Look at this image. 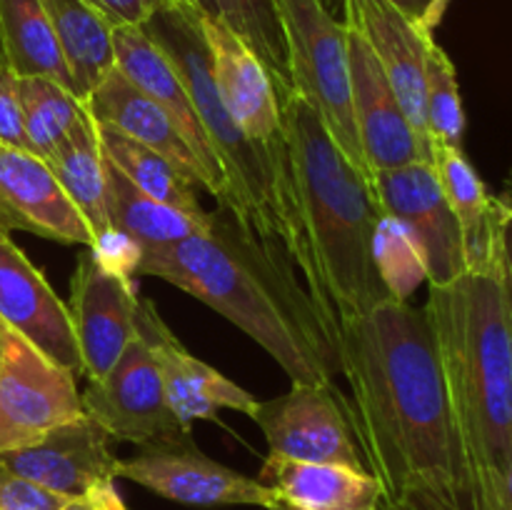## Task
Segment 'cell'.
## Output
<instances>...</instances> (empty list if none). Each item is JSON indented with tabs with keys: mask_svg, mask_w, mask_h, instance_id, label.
Segmentation results:
<instances>
[{
	"mask_svg": "<svg viewBox=\"0 0 512 510\" xmlns=\"http://www.w3.org/2000/svg\"><path fill=\"white\" fill-rule=\"evenodd\" d=\"M333 348L350 385V425L365 468L383 490L380 510H475L425 310L388 300L338 323Z\"/></svg>",
	"mask_w": 512,
	"mask_h": 510,
	"instance_id": "obj_1",
	"label": "cell"
},
{
	"mask_svg": "<svg viewBox=\"0 0 512 510\" xmlns=\"http://www.w3.org/2000/svg\"><path fill=\"white\" fill-rule=\"evenodd\" d=\"M133 275H153L210 305L255 340L293 383L330 385L340 373L330 333L288 255L230 210L180 243L140 250Z\"/></svg>",
	"mask_w": 512,
	"mask_h": 510,
	"instance_id": "obj_2",
	"label": "cell"
},
{
	"mask_svg": "<svg viewBox=\"0 0 512 510\" xmlns=\"http://www.w3.org/2000/svg\"><path fill=\"white\" fill-rule=\"evenodd\" d=\"M280 123L300 243L298 268L333 343L338 323L363 318L393 300L373 255L383 210L370 180L293 90L280 98Z\"/></svg>",
	"mask_w": 512,
	"mask_h": 510,
	"instance_id": "obj_3",
	"label": "cell"
},
{
	"mask_svg": "<svg viewBox=\"0 0 512 510\" xmlns=\"http://www.w3.org/2000/svg\"><path fill=\"white\" fill-rule=\"evenodd\" d=\"M423 310L468 458L475 510H500L512 463V303L498 258L448 285H430Z\"/></svg>",
	"mask_w": 512,
	"mask_h": 510,
	"instance_id": "obj_4",
	"label": "cell"
},
{
	"mask_svg": "<svg viewBox=\"0 0 512 510\" xmlns=\"http://www.w3.org/2000/svg\"><path fill=\"white\" fill-rule=\"evenodd\" d=\"M140 28L170 55L193 98L228 183V203L223 210H230L263 243L288 255L290 263L298 265L300 243L295 230L283 123L280 133L270 140H250L230 118L215 90L198 10L190 3L160 0L148 23Z\"/></svg>",
	"mask_w": 512,
	"mask_h": 510,
	"instance_id": "obj_5",
	"label": "cell"
},
{
	"mask_svg": "<svg viewBox=\"0 0 512 510\" xmlns=\"http://www.w3.org/2000/svg\"><path fill=\"white\" fill-rule=\"evenodd\" d=\"M283 30L290 90L318 113L330 138L368 180L350 105L348 28L338 23L323 0H273Z\"/></svg>",
	"mask_w": 512,
	"mask_h": 510,
	"instance_id": "obj_6",
	"label": "cell"
},
{
	"mask_svg": "<svg viewBox=\"0 0 512 510\" xmlns=\"http://www.w3.org/2000/svg\"><path fill=\"white\" fill-rule=\"evenodd\" d=\"M370 185L380 210L398 220L418 248L428 285H448L468 270L463 233L430 160L375 170Z\"/></svg>",
	"mask_w": 512,
	"mask_h": 510,
	"instance_id": "obj_7",
	"label": "cell"
},
{
	"mask_svg": "<svg viewBox=\"0 0 512 510\" xmlns=\"http://www.w3.org/2000/svg\"><path fill=\"white\" fill-rule=\"evenodd\" d=\"M250 418L263 430L270 455L368 470L353 440L348 400L333 383H293L278 398L258 400Z\"/></svg>",
	"mask_w": 512,
	"mask_h": 510,
	"instance_id": "obj_8",
	"label": "cell"
},
{
	"mask_svg": "<svg viewBox=\"0 0 512 510\" xmlns=\"http://www.w3.org/2000/svg\"><path fill=\"white\" fill-rule=\"evenodd\" d=\"M83 410L113 440L138 448L190 435L165 398L163 375L145 340L135 333L118 363L83 390Z\"/></svg>",
	"mask_w": 512,
	"mask_h": 510,
	"instance_id": "obj_9",
	"label": "cell"
},
{
	"mask_svg": "<svg viewBox=\"0 0 512 510\" xmlns=\"http://www.w3.org/2000/svg\"><path fill=\"white\" fill-rule=\"evenodd\" d=\"M115 478L133 480L165 500L195 508L215 505H258L270 510L278 500L258 478L238 473L208 458L190 435L143 445L115 465Z\"/></svg>",
	"mask_w": 512,
	"mask_h": 510,
	"instance_id": "obj_10",
	"label": "cell"
},
{
	"mask_svg": "<svg viewBox=\"0 0 512 510\" xmlns=\"http://www.w3.org/2000/svg\"><path fill=\"white\" fill-rule=\"evenodd\" d=\"M138 305V288L128 270L108 263L90 248L78 255L68 313L85 378H103L118 363L135 338Z\"/></svg>",
	"mask_w": 512,
	"mask_h": 510,
	"instance_id": "obj_11",
	"label": "cell"
},
{
	"mask_svg": "<svg viewBox=\"0 0 512 510\" xmlns=\"http://www.w3.org/2000/svg\"><path fill=\"white\" fill-rule=\"evenodd\" d=\"M78 375L3 325L0 350V418L20 445L83 415Z\"/></svg>",
	"mask_w": 512,
	"mask_h": 510,
	"instance_id": "obj_12",
	"label": "cell"
},
{
	"mask_svg": "<svg viewBox=\"0 0 512 510\" xmlns=\"http://www.w3.org/2000/svg\"><path fill=\"white\" fill-rule=\"evenodd\" d=\"M113 48L115 68L170 115V120L198 160L200 183L210 195H215L218 205L223 208L228 203V183H225L223 168H220V160L205 135L193 98H190L170 55L140 25H115Z\"/></svg>",
	"mask_w": 512,
	"mask_h": 510,
	"instance_id": "obj_13",
	"label": "cell"
},
{
	"mask_svg": "<svg viewBox=\"0 0 512 510\" xmlns=\"http://www.w3.org/2000/svg\"><path fill=\"white\" fill-rule=\"evenodd\" d=\"M0 465L50 493L80 498L93 485L115 480L118 458L108 430L83 413L30 443L0 450Z\"/></svg>",
	"mask_w": 512,
	"mask_h": 510,
	"instance_id": "obj_14",
	"label": "cell"
},
{
	"mask_svg": "<svg viewBox=\"0 0 512 510\" xmlns=\"http://www.w3.org/2000/svg\"><path fill=\"white\" fill-rule=\"evenodd\" d=\"M135 333L145 340L163 375L165 398L178 415L185 428L195 420H215L220 410H238V413H255L253 393L240 388L238 383L215 370L213 365L195 358L183 343L173 335V330L160 318L158 308L150 300H140L135 315Z\"/></svg>",
	"mask_w": 512,
	"mask_h": 510,
	"instance_id": "obj_15",
	"label": "cell"
},
{
	"mask_svg": "<svg viewBox=\"0 0 512 510\" xmlns=\"http://www.w3.org/2000/svg\"><path fill=\"white\" fill-rule=\"evenodd\" d=\"M343 10L345 25L373 50L395 98L403 105L405 118L430 153L425 128V55L435 35L390 0H343Z\"/></svg>",
	"mask_w": 512,
	"mask_h": 510,
	"instance_id": "obj_16",
	"label": "cell"
},
{
	"mask_svg": "<svg viewBox=\"0 0 512 510\" xmlns=\"http://www.w3.org/2000/svg\"><path fill=\"white\" fill-rule=\"evenodd\" d=\"M348 60L350 105H353L355 130H358L360 148H363L370 175L375 170H390L418 163V160H430V153L415 135L410 120L405 118L403 105L395 98L373 50L350 28Z\"/></svg>",
	"mask_w": 512,
	"mask_h": 510,
	"instance_id": "obj_17",
	"label": "cell"
},
{
	"mask_svg": "<svg viewBox=\"0 0 512 510\" xmlns=\"http://www.w3.org/2000/svg\"><path fill=\"white\" fill-rule=\"evenodd\" d=\"M0 323L55 363L83 375L68 305L5 230H0Z\"/></svg>",
	"mask_w": 512,
	"mask_h": 510,
	"instance_id": "obj_18",
	"label": "cell"
},
{
	"mask_svg": "<svg viewBox=\"0 0 512 510\" xmlns=\"http://www.w3.org/2000/svg\"><path fill=\"white\" fill-rule=\"evenodd\" d=\"M0 230H28L93 250V233L63 193L53 170L30 150L0 143Z\"/></svg>",
	"mask_w": 512,
	"mask_h": 510,
	"instance_id": "obj_19",
	"label": "cell"
},
{
	"mask_svg": "<svg viewBox=\"0 0 512 510\" xmlns=\"http://www.w3.org/2000/svg\"><path fill=\"white\" fill-rule=\"evenodd\" d=\"M220 103L250 140L280 133V98L263 60L220 20L198 13Z\"/></svg>",
	"mask_w": 512,
	"mask_h": 510,
	"instance_id": "obj_20",
	"label": "cell"
},
{
	"mask_svg": "<svg viewBox=\"0 0 512 510\" xmlns=\"http://www.w3.org/2000/svg\"><path fill=\"white\" fill-rule=\"evenodd\" d=\"M260 483L290 510H380L383 490L368 470L270 455Z\"/></svg>",
	"mask_w": 512,
	"mask_h": 510,
	"instance_id": "obj_21",
	"label": "cell"
},
{
	"mask_svg": "<svg viewBox=\"0 0 512 510\" xmlns=\"http://www.w3.org/2000/svg\"><path fill=\"white\" fill-rule=\"evenodd\" d=\"M83 108L95 123H103L118 133L128 135L135 143L155 150L168 158L175 168L183 170L195 185L200 183V168L193 150L183 140L170 115L140 88H135L118 68L83 100Z\"/></svg>",
	"mask_w": 512,
	"mask_h": 510,
	"instance_id": "obj_22",
	"label": "cell"
},
{
	"mask_svg": "<svg viewBox=\"0 0 512 510\" xmlns=\"http://www.w3.org/2000/svg\"><path fill=\"white\" fill-rule=\"evenodd\" d=\"M63 193L93 233V250L108 258L115 243H123L108 218V193H105V158L95 135L93 118L85 113L63 148L48 160Z\"/></svg>",
	"mask_w": 512,
	"mask_h": 510,
	"instance_id": "obj_23",
	"label": "cell"
},
{
	"mask_svg": "<svg viewBox=\"0 0 512 510\" xmlns=\"http://www.w3.org/2000/svg\"><path fill=\"white\" fill-rule=\"evenodd\" d=\"M105 193H108L110 225L118 238L130 250H135V258L140 250L180 243L190 235L203 233L210 225V213H185L150 198L108 160H105Z\"/></svg>",
	"mask_w": 512,
	"mask_h": 510,
	"instance_id": "obj_24",
	"label": "cell"
},
{
	"mask_svg": "<svg viewBox=\"0 0 512 510\" xmlns=\"http://www.w3.org/2000/svg\"><path fill=\"white\" fill-rule=\"evenodd\" d=\"M58 38L75 98L83 103L115 70V25L90 0H40Z\"/></svg>",
	"mask_w": 512,
	"mask_h": 510,
	"instance_id": "obj_25",
	"label": "cell"
},
{
	"mask_svg": "<svg viewBox=\"0 0 512 510\" xmlns=\"http://www.w3.org/2000/svg\"><path fill=\"white\" fill-rule=\"evenodd\" d=\"M430 163L463 233L468 270L488 268L495 263V198L465 158L463 148L438 145Z\"/></svg>",
	"mask_w": 512,
	"mask_h": 510,
	"instance_id": "obj_26",
	"label": "cell"
},
{
	"mask_svg": "<svg viewBox=\"0 0 512 510\" xmlns=\"http://www.w3.org/2000/svg\"><path fill=\"white\" fill-rule=\"evenodd\" d=\"M0 35L15 78H48L73 93V80L40 0H0Z\"/></svg>",
	"mask_w": 512,
	"mask_h": 510,
	"instance_id": "obj_27",
	"label": "cell"
},
{
	"mask_svg": "<svg viewBox=\"0 0 512 510\" xmlns=\"http://www.w3.org/2000/svg\"><path fill=\"white\" fill-rule=\"evenodd\" d=\"M93 125L100 150H103V158L113 163L135 188L143 190L150 198L160 200V203L185 210V213H208L200 205L193 180L183 170L175 168L168 158L145 148V145L135 143L128 135L118 133V130L108 128V125L95 123V120Z\"/></svg>",
	"mask_w": 512,
	"mask_h": 510,
	"instance_id": "obj_28",
	"label": "cell"
},
{
	"mask_svg": "<svg viewBox=\"0 0 512 510\" xmlns=\"http://www.w3.org/2000/svg\"><path fill=\"white\" fill-rule=\"evenodd\" d=\"M198 13L228 25L270 70L278 98L290 93L288 58H285L283 30L273 0H185Z\"/></svg>",
	"mask_w": 512,
	"mask_h": 510,
	"instance_id": "obj_29",
	"label": "cell"
},
{
	"mask_svg": "<svg viewBox=\"0 0 512 510\" xmlns=\"http://www.w3.org/2000/svg\"><path fill=\"white\" fill-rule=\"evenodd\" d=\"M18 103L28 150L48 163L73 135L85 108L68 88L48 78H18Z\"/></svg>",
	"mask_w": 512,
	"mask_h": 510,
	"instance_id": "obj_30",
	"label": "cell"
},
{
	"mask_svg": "<svg viewBox=\"0 0 512 510\" xmlns=\"http://www.w3.org/2000/svg\"><path fill=\"white\" fill-rule=\"evenodd\" d=\"M425 128H428L430 155L438 145L463 148L465 110L458 70L435 38L430 40L425 55Z\"/></svg>",
	"mask_w": 512,
	"mask_h": 510,
	"instance_id": "obj_31",
	"label": "cell"
},
{
	"mask_svg": "<svg viewBox=\"0 0 512 510\" xmlns=\"http://www.w3.org/2000/svg\"><path fill=\"white\" fill-rule=\"evenodd\" d=\"M373 255L390 298L398 300V303L410 300L415 288L425 280L423 260H420L418 248L405 233L403 225L385 213L375 228Z\"/></svg>",
	"mask_w": 512,
	"mask_h": 510,
	"instance_id": "obj_32",
	"label": "cell"
},
{
	"mask_svg": "<svg viewBox=\"0 0 512 510\" xmlns=\"http://www.w3.org/2000/svg\"><path fill=\"white\" fill-rule=\"evenodd\" d=\"M65 500L0 465V510H60Z\"/></svg>",
	"mask_w": 512,
	"mask_h": 510,
	"instance_id": "obj_33",
	"label": "cell"
},
{
	"mask_svg": "<svg viewBox=\"0 0 512 510\" xmlns=\"http://www.w3.org/2000/svg\"><path fill=\"white\" fill-rule=\"evenodd\" d=\"M495 258L512 303V193L495 198Z\"/></svg>",
	"mask_w": 512,
	"mask_h": 510,
	"instance_id": "obj_34",
	"label": "cell"
},
{
	"mask_svg": "<svg viewBox=\"0 0 512 510\" xmlns=\"http://www.w3.org/2000/svg\"><path fill=\"white\" fill-rule=\"evenodd\" d=\"M113 25H145L160 0H90Z\"/></svg>",
	"mask_w": 512,
	"mask_h": 510,
	"instance_id": "obj_35",
	"label": "cell"
},
{
	"mask_svg": "<svg viewBox=\"0 0 512 510\" xmlns=\"http://www.w3.org/2000/svg\"><path fill=\"white\" fill-rule=\"evenodd\" d=\"M85 498L93 503L95 510H130L125 505V500L120 498L118 488H115V480H103V483L93 485Z\"/></svg>",
	"mask_w": 512,
	"mask_h": 510,
	"instance_id": "obj_36",
	"label": "cell"
},
{
	"mask_svg": "<svg viewBox=\"0 0 512 510\" xmlns=\"http://www.w3.org/2000/svg\"><path fill=\"white\" fill-rule=\"evenodd\" d=\"M395 8L403 10L408 18H413L415 23L423 25L425 30L435 33V25H433V8H435V0H390Z\"/></svg>",
	"mask_w": 512,
	"mask_h": 510,
	"instance_id": "obj_37",
	"label": "cell"
},
{
	"mask_svg": "<svg viewBox=\"0 0 512 510\" xmlns=\"http://www.w3.org/2000/svg\"><path fill=\"white\" fill-rule=\"evenodd\" d=\"M18 438L13 435V430L5 425V420L0 418V450H8V448H18Z\"/></svg>",
	"mask_w": 512,
	"mask_h": 510,
	"instance_id": "obj_38",
	"label": "cell"
},
{
	"mask_svg": "<svg viewBox=\"0 0 512 510\" xmlns=\"http://www.w3.org/2000/svg\"><path fill=\"white\" fill-rule=\"evenodd\" d=\"M60 510H95L93 503H90L85 495H80V498H68L65 500V505Z\"/></svg>",
	"mask_w": 512,
	"mask_h": 510,
	"instance_id": "obj_39",
	"label": "cell"
},
{
	"mask_svg": "<svg viewBox=\"0 0 512 510\" xmlns=\"http://www.w3.org/2000/svg\"><path fill=\"white\" fill-rule=\"evenodd\" d=\"M453 3V0H435V8H433V25L438 28L440 20H443L445 10H448V5Z\"/></svg>",
	"mask_w": 512,
	"mask_h": 510,
	"instance_id": "obj_40",
	"label": "cell"
},
{
	"mask_svg": "<svg viewBox=\"0 0 512 510\" xmlns=\"http://www.w3.org/2000/svg\"><path fill=\"white\" fill-rule=\"evenodd\" d=\"M500 510H512V463H510V473H508V480H505L503 508H500Z\"/></svg>",
	"mask_w": 512,
	"mask_h": 510,
	"instance_id": "obj_41",
	"label": "cell"
},
{
	"mask_svg": "<svg viewBox=\"0 0 512 510\" xmlns=\"http://www.w3.org/2000/svg\"><path fill=\"white\" fill-rule=\"evenodd\" d=\"M270 510H290V508H285V505H280V503H275V505H273V508H270Z\"/></svg>",
	"mask_w": 512,
	"mask_h": 510,
	"instance_id": "obj_42",
	"label": "cell"
},
{
	"mask_svg": "<svg viewBox=\"0 0 512 510\" xmlns=\"http://www.w3.org/2000/svg\"><path fill=\"white\" fill-rule=\"evenodd\" d=\"M0 350H3V323H0Z\"/></svg>",
	"mask_w": 512,
	"mask_h": 510,
	"instance_id": "obj_43",
	"label": "cell"
},
{
	"mask_svg": "<svg viewBox=\"0 0 512 510\" xmlns=\"http://www.w3.org/2000/svg\"><path fill=\"white\" fill-rule=\"evenodd\" d=\"M508 185H510V193H512V170H510V175H508Z\"/></svg>",
	"mask_w": 512,
	"mask_h": 510,
	"instance_id": "obj_44",
	"label": "cell"
}]
</instances>
